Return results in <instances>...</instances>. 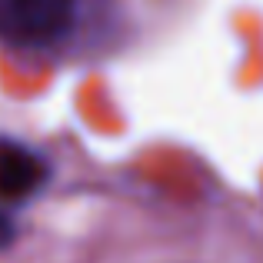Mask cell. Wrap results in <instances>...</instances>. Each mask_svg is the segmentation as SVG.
<instances>
[{
    "instance_id": "1",
    "label": "cell",
    "mask_w": 263,
    "mask_h": 263,
    "mask_svg": "<svg viewBox=\"0 0 263 263\" xmlns=\"http://www.w3.org/2000/svg\"><path fill=\"white\" fill-rule=\"evenodd\" d=\"M143 0H0V50L70 57L114 47L140 27Z\"/></svg>"
},
{
    "instance_id": "2",
    "label": "cell",
    "mask_w": 263,
    "mask_h": 263,
    "mask_svg": "<svg viewBox=\"0 0 263 263\" xmlns=\"http://www.w3.org/2000/svg\"><path fill=\"white\" fill-rule=\"evenodd\" d=\"M47 163L17 140H0V197L24 200L44 183Z\"/></svg>"
},
{
    "instance_id": "3",
    "label": "cell",
    "mask_w": 263,
    "mask_h": 263,
    "mask_svg": "<svg viewBox=\"0 0 263 263\" xmlns=\"http://www.w3.org/2000/svg\"><path fill=\"white\" fill-rule=\"evenodd\" d=\"M10 237H13V223L4 217V213H0V247H4V243H10Z\"/></svg>"
}]
</instances>
